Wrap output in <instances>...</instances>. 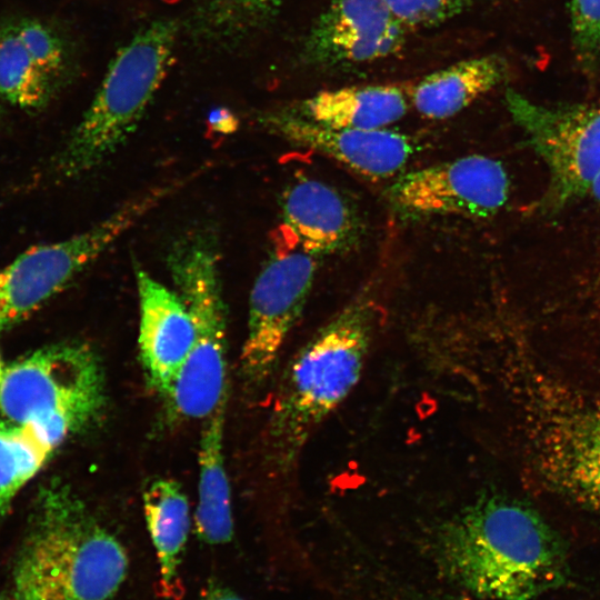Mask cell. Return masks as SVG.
Instances as JSON below:
<instances>
[{
    "label": "cell",
    "instance_id": "6da1fadb",
    "mask_svg": "<svg viewBox=\"0 0 600 600\" xmlns=\"http://www.w3.org/2000/svg\"><path fill=\"white\" fill-rule=\"evenodd\" d=\"M440 567L458 584L492 600H533L564 583V547L527 504L481 498L440 526Z\"/></svg>",
    "mask_w": 600,
    "mask_h": 600
},
{
    "label": "cell",
    "instance_id": "7a4b0ae2",
    "mask_svg": "<svg viewBox=\"0 0 600 600\" xmlns=\"http://www.w3.org/2000/svg\"><path fill=\"white\" fill-rule=\"evenodd\" d=\"M128 571L119 540L60 480L43 484L14 557L16 600H112Z\"/></svg>",
    "mask_w": 600,
    "mask_h": 600
},
{
    "label": "cell",
    "instance_id": "3957f363",
    "mask_svg": "<svg viewBox=\"0 0 600 600\" xmlns=\"http://www.w3.org/2000/svg\"><path fill=\"white\" fill-rule=\"evenodd\" d=\"M377 320V303L366 289L293 357L282 377L268 427L276 464L289 468L311 434L358 384Z\"/></svg>",
    "mask_w": 600,
    "mask_h": 600
},
{
    "label": "cell",
    "instance_id": "277c9868",
    "mask_svg": "<svg viewBox=\"0 0 600 600\" xmlns=\"http://www.w3.org/2000/svg\"><path fill=\"white\" fill-rule=\"evenodd\" d=\"M167 266L194 329L191 349L164 392L167 408L183 419H206L227 389V307L216 234L191 230L177 238Z\"/></svg>",
    "mask_w": 600,
    "mask_h": 600
},
{
    "label": "cell",
    "instance_id": "5b68a950",
    "mask_svg": "<svg viewBox=\"0 0 600 600\" xmlns=\"http://www.w3.org/2000/svg\"><path fill=\"white\" fill-rule=\"evenodd\" d=\"M177 27L157 20L142 28L112 59L81 120L53 160L62 178L103 164L137 129L173 59Z\"/></svg>",
    "mask_w": 600,
    "mask_h": 600
},
{
    "label": "cell",
    "instance_id": "8992f818",
    "mask_svg": "<svg viewBox=\"0 0 600 600\" xmlns=\"http://www.w3.org/2000/svg\"><path fill=\"white\" fill-rule=\"evenodd\" d=\"M106 401L101 361L84 342L40 348L6 367L0 380V416L33 429L54 449L92 426Z\"/></svg>",
    "mask_w": 600,
    "mask_h": 600
},
{
    "label": "cell",
    "instance_id": "52a82bcc",
    "mask_svg": "<svg viewBox=\"0 0 600 600\" xmlns=\"http://www.w3.org/2000/svg\"><path fill=\"white\" fill-rule=\"evenodd\" d=\"M184 181L153 188L63 241L31 247L0 271V331L39 309Z\"/></svg>",
    "mask_w": 600,
    "mask_h": 600
},
{
    "label": "cell",
    "instance_id": "ba28073f",
    "mask_svg": "<svg viewBox=\"0 0 600 600\" xmlns=\"http://www.w3.org/2000/svg\"><path fill=\"white\" fill-rule=\"evenodd\" d=\"M506 101L549 169L547 203L558 208L589 193L600 173V102L548 107L512 90Z\"/></svg>",
    "mask_w": 600,
    "mask_h": 600
},
{
    "label": "cell",
    "instance_id": "9c48e42d",
    "mask_svg": "<svg viewBox=\"0 0 600 600\" xmlns=\"http://www.w3.org/2000/svg\"><path fill=\"white\" fill-rule=\"evenodd\" d=\"M270 253L249 300L241 352L244 378L260 384L273 371L289 333L301 317L317 271L316 257L287 236Z\"/></svg>",
    "mask_w": 600,
    "mask_h": 600
},
{
    "label": "cell",
    "instance_id": "30bf717a",
    "mask_svg": "<svg viewBox=\"0 0 600 600\" xmlns=\"http://www.w3.org/2000/svg\"><path fill=\"white\" fill-rule=\"evenodd\" d=\"M509 178L500 161L470 154L401 173L390 202L411 216L488 218L507 202Z\"/></svg>",
    "mask_w": 600,
    "mask_h": 600
},
{
    "label": "cell",
    "instance_id": "8fae6325",
    "mask_svg": "<svg viewBox=\"0 0 600 600\" xmlns=\"http://www.w3.org/2000/svg\"><path fill=\"white\" fill-rule=\"evenodd\" d=\"M259 123L287 142L373 181L397 176L414 152L411 138L401 132L388 128L358 130L323 126L291 109L266 112L259 117Z\"/></svg>",
    "mask_w": 600,
    "mask_h": 600
},
{
    "label": "cell",
    "instance_id": "7c38bea8",
    "mask_svg": "<svg viewBox=\"0 0 600 600\" xmlns=\"http://www.w3.org/2000/svg\"><path fill=\"white\" fill-rule=\"evenodd\" d=\"M406 32L383 0H332L310 29L302 56L320 67L371 62L398 52Z\"/></svg>",
    "mask_w": 600,
    "mask_h": 600
},
{
    "label": "cell",
    "instance_id": "4fadbf2b",
    "mask_svg": "<svg viewBox=\"0 0 600 600\" xmlns=\"http://www.w3.org/2000/svg\"><path fill=\"white\" fill-rule=\"evenodd\" d=\"M136 280L140 309V360L148 382L163 396L191 349L193 322L177 291L138 266Z\"/></svg>",
    "mask_w": 600,
    "mask_h": 600
},
{
    "label": "cell",
    "instance_id": "5bb4252c",
    "mask_svg": "<svg viewBox=\"0 0 600 600\" xmlns=\"http://www.w3.org/2000/svg\"><path fill=\"white\" fill-rule=\"evenodd\" d=\"M287 237L313 257L350 249L360 236V220L333 187L301 177L281 197Z\"/></svg>",
    "mask_w": 600,
    "mask_h": 600
},
{
    "label": "cell",
    "instance_id": "9a60e30c",
    "mask_svg": "<svg viewBox=\"0 0 600 600\" xmlns=\"http://www.w3.org/2000/svg\"><path fill=\"white\" fill-rule=\"evenodd\" d=\"M409 103L397 84H370L323 90L289 109L323 126L377 130L402 119Z\"/></svg>",
    "mask_w": 600,
    "mask_h": 600
},
{
    "label": "cell",
    "instance_id": "2e32d148",
    "mask_svg": "<svg viewBox=\"0 0 600 600\" xmlns=\"http://www.w3.org/2000/svg\"><path fill=\"white\" fill-rule=\"evenodd\" d=\"M507 73V62L499 56L467 59L424 77L410 90L409 99L421 117L448 119L500 84Z\"/></svg>",
    "mask_w": 600,
    "mask_h": 600
},
{
    "label": "cell",
    "instance_id": "e0dca14e",
    "mask_svg": "<svg viewBox=\"0 0 600 600\" xmlns=\"http://www.w3.org/2000/svg\"><path fill=\"white\" fill-rule=\"evenodd\" d=\"M228 396L203 422L199 446V487L194 527L209 544L227 543L233 536L231 494L223 456Z\"/></svg>",
    "mask_w": 600,
    "mask_h": 600
},
{
    "label": "cell",
    "instance_id": "ac0fdd59",
    "mask_svg": "<svg viewBox=\"0 0 600 600\" xmlns=\"http://www.w3.org/2000/svg\"><path fill=\"white\" fill-rule=\"evenodd\" d=\"M142 501L163 591H167V596H174L178 568L191 524L187 496L177 481L162 478L149 483Z\"/></svg>",
    "mask_w": 600,
    "mask_h": 600
},
{
    "label": "cell",
    "instance_id": "d6986e66",
    "mask_svg": "<svg viewBox=\"0 0 600 600\" xmlns=\"http://www.w3.org/2000/svg\"><path fill=\"white\" fill-rule=\"evenodd\" d=\"M58 80L28 53L12 24L0 29V97L3 102L38 110L52 98Z\"/></svg>",
    "mask_w": 600,
    "mask_h": 600
},
{
    "label": "cell",
    "instance_id": "ffe728a7",
    "mask_svg": "<svg viewBox=\"0 0 600 600\" xmlns=\"http://www.w3.org/2000/svg\"><path fill=\"white\" fill-rule=\"evenodd\" d=\"M54 448L33 429L0 416V520L18 491L42 468Z\"/></svg>",
    "mask_w": 600,
    "mask_h": 600
},
{
    "label": "cell",
    "instance_id": "44dd1931",
    "mask_svg": "<svg viewBox=\"0 0 600 600\" xmlns=\"http://www.w3.org/2000/svg\"><path fill=\"white\" fill-rule=\"evenodd\" d=\"M564 441V470L576 491L600 510V403L572 424Z\"/></svg>",
    "mask_w": 600,
    "mask_h": 600
},
{
    "label": "cell",
    "instance_id": "7402d4cb",
    "mask_svg": "<svg viewBox=\"0 0 600 600\" xmlns=\"http://www.w3.org/2000/svg\"><path fill=\"white\" fill-rule=\"evenodd\" d=\"M284 0H200L196 24L200 34L234 42L260 27Z\"/></svg>",
    "mask_w": 600,
    "mask_h": 600
},
{
    "label": "cell",
    "instance_id": "603a6c76",
    "mask_svg": "<svg viewBox=\"0 0 600 600\" xmlns=\"http://www.w3.org/2000/svg\"><path fill=\"white\" fill-rule=\"evenodd\" d=\"M569 10L576 58L592 72L600 61V0H570Z\"/></svg>",
    "mask_w": 600,
    "mask_h": 600
},
{
    "label": "cell",
    "instance_id": "cb8c5ba5",
    "mask_svg": "<svg viewBox=\"0 0 600 600\" xmlns=\"http://www.w3.org/2000/svg\"><path fill=\"white\" fill-rule=\"evenodd\" d=\"M18 38L33 60L56 80H60L67 62L64 44L48 24L24 19L12 24Z\"/></svg>",
    "mask_w": 600,
    "mask_h": 600
},
{
    "label": "cell",
    "instance_id": "d4e9b609",
    "mask_svg": "<svg viewBox=\"0 0 600 600\" xmlns=\"http://www.w3.org/2000/svg\"><path fill=\"white\" fill-rule=\"evenodd\" d=\"M407 29L439 24L469 8L476 0H383Z\"/></svg>",
    "mask_w": 600,
    "mask_h": 600
},
{
    "label": "cell",
    "instance_id": "484cf974",
    "mask_svg": "<svg viewBox=\"0 0 600 600\" xmlns=\"http://www.w3.org/2000/svg\"><path fill=\"white\" fill-rule=\"evenodd\" d=\"M199 600H243L233 590L211 582L201 593Z\"/></svg>",
    "mask_w": 600,
    "mask_h": 600
},
{
    "label": "cell",
    "instance_id": "4316f807",
    "mask_svg": "<svg viewBox=\"0 0 600 600\" xmlns=\"http://www.w3.org/2000/svg\"><path fill=\"white\" fill-rule=\"evenodd\" d=\"M210 126L218 131L227 132L236 127V119L228 110L216 109L209 116Z\"/></svg>",
    "mask_w": 600,
    "mask_h": 600
},
{
    "label": "cell",
    "instance_id": "83f0119b",
    "mask_svg": "<svg viewBox=\"0 0 600 600\" xmlns=\"http://www.w3.org/2000/svg\"><path fill=\"white\" fill-rule=\"evenodd\" d=\"M589 193L592 196L593 199L600 202V173L598 174V177L594 179L593 183L591 184Z\"/></svg>",
    "mask_w": 600,
    "mask_h": 600
},
{
    "label": "cell",
    "instance_id": "f1b7e54d",
    "mask_svg": "<svg viewBox=\"0 0 600 600\" xmlns=\"http://www.w3.org/2000/svg\"><path fill=\"white\" fill-rule=\"evenodd\" d=\"M4 368H6V367L3 366V363H2V361H1V359H0V380H1L2 376H3Z\"/></svg>",
    "mask_w": 600,
    "mask_h": 600
},
{
    "label": "cell",
    "instance_id": "f546056e",
    "mask_svg": "<svg viewBox=\"0 0 600 600\" xmlns=\"http://www.w3.org/2000/svg\"><path fill=\"white\" fill-rule=\"evenodd\" d=\"M2 103H3V100L0 97V114H1V106H2Z\"/></svg>",
    "mask_w": 600,
    "mask_h": 600
},
{
    "label": "cell",
    "instance_id": "4dcf8cb0",
    "mask_svg": "<svg viewBox=\"0 0 600 600\" xmlns=\"http://www.w3.org/2000/svg\"><path fill=\"white\" fill-rule=\"evenodd\" d=\"M0 600H8V599L0 594Z\"/></svg>",
    "mask_w": 600,
    "mask_h": 600
}]
</instances>
